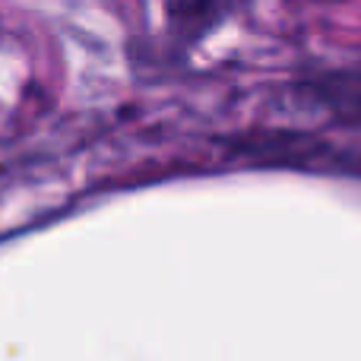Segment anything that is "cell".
Returning a JSON list of instances; mask_svg holds the SVG:
<instances>
[{
	"label": "cell",
	"instance_id": "6da1fadb",
	"mask_svg": "<svg viewBox=\"0 0 361 361\" xmlns=\"http://www.w3.org/2000/svg\"><path fill=\"white\" fill-rule=\"evenodd\" d=\"M311 95L330 111H336L339 118L361 121V70L320 76L311 82Z\"/></svg>",
	"mask_w": 361,
	"mask_h": 361
}]
</instances>
